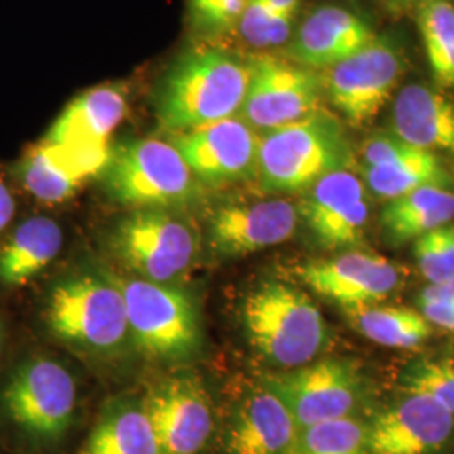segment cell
<instances>
[{"instance_id": "1", "label": "cell", "mask_w": 454, "mask_h": 454, "mask_svg": "<svg viewBox=\"0 0 454 454\" xmlns=\"http://www.w3.org/2000/svg\"><path fill=\"white\" fill-rule=\"evenodd\" d=\"M44 322L56 340L91 364L116 365L137 352L123 294L106 266L73 270L54 281Z\"/></svg>"}, {"instance_id": "2", "label": "cell", "mask_w": 454, "mask_h": 454, "mask_svg": "<svg viewBox=\"0 0 454 454\" xmlns=\"http://www.w3.org/2000/svg\"><path fill=\"white\" fill-rule=\"evenodd\" d=\"M239 317L249 347L278 371L317 360L330 341V328L315 301L279 279H262L246 293Z\"/></svg>"}, {"instance_id": "3", "label": "cell", "mask_w": 454, "mask_h": 454, "mask_svg": "<svg viewBox=\"0 0 454 454\" xmlns=\"http://www.w3.org/2000/svg\"><path fill=\"white\" fill-rule=\"evenodd\" d=\"M249 76V63L223 49L189 51L159 90L157 118L163 130L176 135L239 116Z\"/></svg>"}, {"instance_id": "4", "label": "cell", "mask_w": 454, "mask_h": 454, "mask_svg": "<svg viewBox=\"0 0 454 454\" xmlns=\"http://www.w3.org/2000/svg\"><path fill=\"white\" fill-rule=\"evenodd\" d=\"M137 354L163 365H182L204 350V324L194 294L180 285H162L118 275Z\"/></svg>"}, {"instance_id": "5", "label": "cell", "mask_w": 454, "mask_h": 454, "mask_svg": "<svg viewBox=\"0 0 454 454\" xmlns=\"http://www.w3.org/2000/svg\"><path fill=\"white\" fill-rule=\"evenodd\" d=\"M99 177L110 199L131 211H192L206 195V187L177 148L157 138H133L112 145L110 160Z\"/></svg>"}, {"instance_id": "6", "label": "cell", "mask_w": 454, "mask_h": 454, "mask_svg": "<svg viewBox=\"0 0 454 454\" xmlns=\"http://www.w3.org/2000/svg\"><path fill=\"white\" fill-rule=\"evenodd\" d=\"M354 162L340 123L322 110L260 135L256 180L266 194H303L318 180Z\"/></svg>"}, {"instance_id": "7", "label": "cell", "mask_w": 454, "mask_h": 454, "mask_svg": "<svg viewBox=\"0 0 454 454\" xmlns=\"http://www.w3.org/2000/svg\"><path fill=\"white\" fill-rule=\"evenodd\" d=\"M105 249L125 275L180 285L202 251V232L187 212L135 209L106 232Z\"/></svg>"}, {"instance_id": "8", "label": "cell", "mask_w": 454, "mask_h": 454, "mask_svg": "<svg viewBox=\"0 0 454 454\" xmlns=\"http://www.w3.org/2000/svg\"><path fill=\"white\" fill-rule=\"evenodd\" d=\"M0 407L31 442L54 446L74 424L78 384L73 373L54 358H26L0 390Z\"/></svg>"}, {"instance_id": "9", "label": "cell", "mask_w": 454, "mask_h": 454, "mask_svg": "<svg viewBox=\"0 0 454 454\" xmlns=\"http://www.w3.org/2000/svg\"><path fill=\"white\" fill-rule=\"evenodd\" d=\"M290 411L300 429L343 418H369V389L356 364L320 358L292 371L261 377Z\"/></svg>"}, {"instance_id": "10", "label": "cell", "mask_w": 454, "mask_h": 454, "mask_svg": "<svg viewBox=\"0 0 454 454\" xmlns=\"http://www.w3.org/2000/svg\"><path fill=\"white\" fill-rule=\"evenodd\" d=\"M160 454H206L217 427V409L200 375L177 369L142 395Z\"/></svg>"}, {"instance_id": "11", "label": "cell", "mask_w": 454, "mask_h": 454, "mask_svg": "<svg viewBox=\"0 0 454 454\" xmlns=\"http://www.w3.org/2000/svg\"><path fill=\"white\" fill-rule=\"evenodd\" d=\"M247 63L251 76L239 118L258 135L320 110L324 82L313 69L273 56H258Z\"/></svg>"}, {"instance_id": "12", "label": "cell", "mask_w": 454, "mask_h": 454, "mask_svg": "<svg viewBox=\"0 0 454 454\" xmlns=\"http://www.w3.org/2000/svg\"><path fill=\"white\" fill-rule=\"evenodd\" d=\"M298 426L281 399L261 380L239 390L212 439V454H294Z\"/></svg>"}, {"instance_id": "13", "label": "cell", "mask_w": 454, "mask_h": 454, "mask_svg": "<svg viewBox=\"0 0 454 454\" xmlns=\"http://www.w3.org/2000/svg\"><path fill=\"white\" fill-rule=\"evenodd\" d=\"M403 73L397 48L382 37H375L339 65L325 69L324 91L332 105L354 127L373 120L386 106Z\"/></svg>"}, {"instance_id": "14", "label": "cell", "mask_w": 454, "mask_h": 454, "mask_svg": "<svg viewBox=\"0 0 454 454\" xmlns=\"http://www.w3.org/2000/svg\"><path fill=\"white\" fill-rule=\"evenodd\" d=\"M300 221L325 251H354L367 243L369 197L364 180L345 168L325 176L301 194Z\"/></svg>"}, {"instance_id": "15", "label": "cell", "mask_w": 454, "mask_h": 454, "mask_svg": "<svg viewBox=\"0 0 454 454\" xmlns=\"http://www.w3.org/2000/svg\"><path fill=\"white\" fill-rule=\"evenodd\" d=\"M294 275L311 292L347 315L380 305L401 286L399 266L362 249L343 251L330 260L303 262Z\"/></svg>"}, {"instance_id": "16", "label": "cell", "mask_w": 454, "mask_h": 454, "mask_svg": "<svg viewBox=\"0 0 454 454\" xmlns=\"http://www.w3.org/2000/svg\"><path fill=\"white\" fill-rule=\"evenodd\" d=\"M170 144L204 187L217 189L256 179L260 135L239 116L176 133Z\"/></svg>"}, {"instance_id": "17", "label": "cell", "mask_w": 454, "mask_h": 454, "mask_svg": "<svg viewBox=\"0 0 454 454\" xmlns=\"http://www.w3.org/2000/svg\"><path fill=\"white\" fill-rule=\"evenodd\" d=\"M371 454H450L454 451V418L434 401L403 394L367 418Z\"/></svg>"}, {"instance_id": "18", "label": "cell", "mask_w": 454, "mask_h": 454, "mask_svg": "<svg viewBox=\"0 0 454 454\" xmlns=\"http://www.w3.org/2000/svg\"><path fill=\"white\" fill-rule=\"evenodd\" d=\"M298 223L296 204L281 197L226 202L209 215L207 244L215 258H243L288 241Z\"/></svg>"}, {"instance_id": "19", "label": "cell", "mask_w": 454, "mask_h": 454, "mask_svg": "<svg viewBox=\"0 0 454 454\" xmlns=\"http://www.w3.org/2000/svg\"><path fill=\"white\" fill-rule=\"evenodd\" d=\"M110 145L54 144L41 138L17 162L14 174L22 189L46 204H61L88 180L99 177L110 160Z\"/></svg>"}, {"instance_id": "20", "label": "cell", "mask_w": 454, "mask_h": 454, "mask_svg": "<svg viewBox=\"0 0 454 454\" xmlns=\"http://www.w3.org/2000/svg\"><path fill=\"white\" fill-rule=\"evenodd\" d=\"M377 35L357 14L335 5L313 11L290 46V56L303 67L328 69L339 65Z\"/></svg>"}, {"instance_id": "21", "label": "cell", "mask_w": 454, "mask_h": 454, "mask_svg": "<svg viewBox=\"0 0 454 454\" xmlns=\"http://www.w3.org/2000/svg\"><path fill=\"white\" fill-rule=\"evenodd\" d=\"M127 114V88L99 84L73 98L43 137L54 144L110 145V137Z\"/></svg>"}, {"instance_id": "22", "label": "cell", "mask_w": 454, "mask_h": 454, "mask_svg": "<svg viewBox=\"0 0 454 454\" xmlns=\"http://www.w3.org/2000/svg\"><path fill=\"white\" fill-rule=\"evenodd\" d=\"M394 135L421 150L454 157V103L422 84H409L394 101Z\"/></svg>"}, {"instance_id": "23", "label": "cell", "mask_w": 454, "mask_h": 454, "mask_svg": "<svg viewBox=\"0 0 454 454\" xmlns=\"http://www.w3.org/2000/svg\"><path fill=\"white\" fill-rule=\"evenodd\" d=\"M76 454H160L142 397L108 399Z\"/></svg>"}, {"instance_id": "24", "label": "cell", "mask_w": 454, "mask_h": 454, "mask_svg": "<svg viewBox=\"0 0 454 454\" xmlns=\"http://www.w3.org/2000/svg\"><path fill=\"white\" fill-rule=\"evenodd\" d=\"M61 226L46 215L22 221L0 247V285L19 288L43 273L63 249Z\"/></svg>"}, {"instance_id": "25", "label": "cell", "mask_w": 454, "mask_h": 454, "mask_svg": "<svg viewBox=\"0 0 454 454\" xmlns=\"http://www.w3.org/2000/svg\"><path fill=\"white\" fill-rule=\"evenodd\" d=\"M453 219L454 192L436 185L387 200L380 214L384 236L394 246L416 241L438 227L451 224Z\"/></svg>"}, {"instance_id": "26", "label": "cell", "mask_w": 454, "mask_h": 454, "mask_svg": "<svg viewBox=\"0 0 454 454\" xmlns=\"http://www.w3.org/2000/svg\"><path fill=\"white\" fill-rule=\"evenodd\" d=\"M365 187L379 199L392 200L422 187L436 185L450 189L453 177L434 152L418 150L404 159L382 165L362 167Z\"/></svg>"}, {"instance_id": "27", "label": "cell", "mask_w": 454, "mask_h": 454, "mask_svg": "<svg viewBox=\"0 0 454 454\" xmlns=\"http://www.w3.org/2000/svg\"><path fill=\"white\" fill-rule=\"evenodd\" d=\"M358 332L384 347L416 348L433 335V325L419 311L406 307H369L348 313Z\"/></svg>"}, {"instance_id": "28", "label": "cell", "mask_w": 454, "mask_h": 454, "mask_svg": "<svg viewBox=\"0 0 454 454\" xmlns=\"http://www.w3.org/2000/svg\"><path fill=\"white\" fill-rule=\"evenodd\" d=\"M294 454H371L367 418H343L300 429Z\"/></svg>"}, {"instance_id": "29", "label": "cell", "mask_w": 454, "mask_h": 454, "mask_svg": "<svg viewBox=\"0 0 454 454\" xmlns=\"http://www.w3.org/2000/svg\"><path fill=\"white\" fill-rule=\"evenodd\" d=\"M403 394L424 395L454 418V362L450 358H421L409 364L401 375Z\"/></svg>"}, {"instance_id": "30", "label": "cell", "mask_w": 454, "mask_h": 454, "mask_svg": "<svg viewBox=\"0 0 454 454\" xmlns=\"http://www.w3.org/2000/svg\"><path fill=\"white\" fill-rule=\"evenodd\" d=\"M244 41L254 48H273L288 41L293 17L279 16L266 0H246L238 22Z\"/></svg>"}, {"instance_id": "31", "label": "cell", "mask_w": 454, "mask_h": 454, "mask_svg": "<svg viewBox=\"0 0 454 454\" xmlns=\"http://www.w3.org/2000/svg\"><path fill=\"white\" fill-rule=\"evenodd\" d=\"M414 258L421 275L439 285L454 278V226L438 227L414 241Z\"/></svg>"}, {"instance_id": "32", "label": "cell", "mask_w": 454, "mask_h": 454, "mask_svg": "<svg viewBox=\"0 0 454 454\" xmlns=\"http://www.w3.org/2000/svg\"><path fill=\"white\" fill-rule=\"evenodd\" d=\"M419 31L426 54L454 46V5L446 0H429L419 12Z\"/></svg>"}, {"instance_id": "33", "label": "cell", "mask_w": 454, "mask_h": 454, "mask_svg": "<svg viewBox=\"0 0 454 454\" xmlns=\"http://www.w3.org/2000/svg\"><path fill=\"white\" fill-rule=\"evenodd\" d=\"M246 0H189V17L195 31L223 34L238 26Z\"/></svg>"}, {"instance_id": "34", "label": "cell", "mask_w": 454, "mask_h": 454, "mask_svg": "<svg viewBox=\"0 0 454 454\" xmlns=\"http://www.w3.org/2000/svg\"><path fill=\"white\" fill-rule=\"evenodd\" d=\"M421 148L409 145L397 135H373L362 146V167H382L404 159Z\"/></svg>"}, {"instance_id": "35", "label": "cell", "mask_w": 454, "mask_h": 454, "mask_svg": "<svg viewBox=\"0 0 454 454\" xmlns=\"http://www.w3.org/2000/svg\"><path fill=\"white\" fill-rule=\"evenodd\" d=\"M421 315L431 325H436L442 330L454 332V303L441 301H422L418 300Z\"/></svg>"}, {"instance_id": "36", "label": "cell", "mask_w": 454, "mask_h": 454, "mask_svg": "<svg viewBox=\"0 0 454 454\" xmlns=\"http://www.w3.org/2000/svg\"><path fill=\"white\" fill-rule=\"evenodd\" d=\"M439 84L454 86V46L427 56Z\"/></svg>"}, {"instance_id": "37", "label": "cell", "mask_w": 454, "mask_h": 454, "mask_svg": "<svg viewBox=\"0 0 454 454\" xmlns=\"http://www.w3.org/2000/svg\"><path fill=\"white\" fill-rule=\"evenodd\" d=\"M16 214V199L9 184L0 176V234L11 224Z\"/></svg>"}, {"instance_id": "38", "label": "cell", "mask_w": 454, "mask_h": 454, "mask_svg": "<svg viewBox=\"0 0 454 454\" xmlns=\"http://www.w3.org/2000/svg\"><path fill=\"white\" fill-rule=\"evenodd\" d=\"M422 301H441V303H454V278L450 281L431 285L421 293Z\"/></svg>"}, {"instance_id": "39", "label": "cell", "mask_w": 454, "mask_h": 454, "mask_svg": "<svg viewBox=\"0 0 454 454\" xmlns=\"http://www.w3.org/2000/svg\"><path fill=\"white\" fill-rule=\"evenodd\" d=\"M270 7L279 16L293 17L296 16L301 0H266Z\"/></svg>"}, {"instance_id": "40", "label": "cell", "mask_w": 454, "mask_h": 454, "mask_svg": "<svg viewBox=\"0 0 454 454\" xmlns=\"http://www.w3.org/2000/svg\"><path fill=\"white\" fill-rule=\"evenodd\" d=\"M411 2H414V0H399V4H411Z\"/></svg>"}, {"instance_id": "41", "label": "cell", "mask_w": 454, "mask_h": 454, "mask_svg": "<svg viewBox=\"0 0 454 454\" xmlns=\"http://www.w3.org/2000/svg\"><path fill=\"white\" fill-rule=\"evenodd\" d=\"M0 343H2V330H0Z\"/></svg>"}, {"instance_id": "42", "label": "cell", "mask_w": 454, "mask_h": 454, "mask_svg": "<svg viewBox=\"0 0 454 454\" xmlns=\"http://www.w3.org/2000/svg\"><path fill=\"white\" fill-rule=\"evenodd\" d=\"M395 2H397V4H399V0H395Z\"/></svg>"}]
</instances>
